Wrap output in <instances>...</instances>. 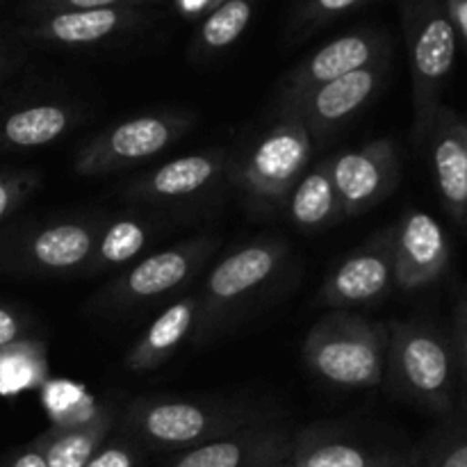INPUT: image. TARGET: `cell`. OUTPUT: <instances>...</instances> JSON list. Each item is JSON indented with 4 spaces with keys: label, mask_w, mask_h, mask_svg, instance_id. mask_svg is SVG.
Returning a JSON list of instances; mask_svg holds the SVG:
<instances>
[{
    "label": "cell",
    "mask_w": 467,
    "mask_h": 467,
    "mask_svg": "<svg viewBox=\"0 0 467 467\" xmlns=\"http://www.w3.org/2000/svg\"><path fill=\"white\" fill-rule=\"evenodd\" d=\"M276 467H295V465H292V463H287V461H285V463H281V465H276Z\"/></svg>",
    "instance_id": "8d00e7d4"
},
{
    "label": "cell",
    "mask_w": 467,
    "mask_h": 467,
    "mask_svg": "<svg viewBox=\"0 0 467 467\" xmlns=\"http://www.w3.org/2000/svg\"><path fill=\"white\" fill-rule=\"evenodd\" d=\"M32 333H35L32 319L23 310L9 304H0V351L32 340Z\"/></svg>",
    "instance_id": "4dcf8cb0"
},
{
    "label": "cell",
    "mask_w": 467,
    "mask_h": 467,
    "mask_svg": "<svg viewBox=\"0 0 467 467\" xmlns=\"http://www.w3.org/2000/svg\"><path fill=\"white\" fill-rule=\"evenodd\" d=\"M450 418L441 431L413 451V467H467V413L456 410Z\"/></svg>",
    "instance_id": "484cf974"
},
{
    "label": "cell",
    "mask_w": 467,
    "mask_h": 467,
    "mask_svg": "<svg viewBox=\"0 0 467 467\" xmlns=\"http://www.w3.org/2000/svg\"><path fill=\"white\" fill-rule=\"evenodd\" d=\"M112 429L114 410L103 406L80 424H68V427L50 424V429L36 436L35 442L48 467H85L108 441Z\"/></svg>",
    "instance_id": "44dd1931"
},
{
    "label": "cell",
    "mask_w": 467,
    "mask_h": 467,
    "mask_svg": "<svg viewBox=\"0 0 467 467\" xmlns=\"http://www.w3.org/2000/svg\"><path fill=\"white\" fill-rule=\"evenodd\" d=\"M39 171L18 169V171H0V222L21 208L39 187Z\"/></svg>",
    "instance_id": "4316f807"
},
{
    "label": "cell",
    "mask_w": 467,
    "mask_h": 467,
    "mask_svg": "<svg viewBox=\"0 0 467 467\" xmlns=\"http://www.w3.org/2000/svg\"><path fill=\"white\" fill-rule=\"evenodd\" d=\"M228 169L231 158L223 149L187 153L132 178L121 187V194L141 203H173L208 192L226 176Z\"/></svg>",
    "instance_id": "2e32d148"
},
{
    "label": "cell",
    "mask_w": 467,
    "mask_h": 467,
    "mask_svg": "<svg viewBox=\"0 0 467 467\" xmlns=\"http://www.w3.org/2000/svg\"><path fill=\"white\" fill-rule=\"evenodd\" d=\"M217 246V237H194L137 260L105 287L103 306L119 313L153 306L155 301L190 285Z\"/></svg>",
    "instance_id": "ba28073f"
},
{
    "label": "cell",
    "mask_w": 467,
    "mask_h": 467,
    "mask_svg": "<svg viewBox=\"0 0 467 467\" xmlns=\"http://www.w3.org/2000/svg\"><path fill=\"white\" fill-rule=\"evenodd\" d=\"M99 223L59 219L0 240V265L18 274L68 276L87 274L94 258Z\"/></svg>",
    "instance_id": "9c48e42d"
},
{
    "label": "cell",
    "mask_w": 467,
    "mask_h": 467,
    "mask_svg": "<svg viewBox=\"0 0 467 467\" xmlns=\"http://www.w3.org/2000/svg\"><path fill=\"white\" fill-rule=\"evenodd\" d=\"M192 128L185 112H149L126 119L91 137L76 153V173L85 178L108 176L137 167L171 149Z\"/></svg>",
    "instance_id": "52a82bcc"
},
{
    "label": "cell",
    "mask_w": 467,
    "mask_h": 467,
    "mask_svg": "<svg viewBox=\"0 0 467 467\" xmlns=\"http://www.w3.org/2000/svg\"><path fill=\"white\" fill-rule=\"evenodd\" d=\"M438 194L451 219L467 223V121L442 105L427 137Z\"/></svg>",
    "instance_id": "ac0fdd59"
},
{
    "label": "cell",
    "mask_w": 467,
    "mask_h": 467,
    "mask_svg": "<svg viewBox=\"0 0 467 467\" xmlns=\"http://www.w3.org/2000/svg\"><path fill=\"white\" fill-rule=\"evenodd\" d=\"M451 263V244L436 217L418 208H409L395 223V287L401 292H420L447 274Z\"/></svg>",
    "instance_id": "5bb4252c"
},
{
    "label": "cell",
    "mask_w": 467,
    "mask_h": 467,
    "mask_svg": "<svg viewBox=\"0 0 467 467\" xmlns=\"http://www.w3.org/2000/svg\"><path fill=\"white\" fill-rule=\"evenodd\" d=\"M149 3H164V0H32L27 5L35 16L50 12H68V9H112V7H141Z\"/></svg>",
    "instance_id": "f546056e"
},
{
    "label": "cell",
    "mask_w": 467,
    "mask_h": 467,
    "mask_svg": "<svg viewBox=\"0 0 467 467\" xmlns=\"http://www.w3.org/2000/svg\"><path fill=\"white\" fill-rule=\"evenodd\" d=\"M360 3L363 0H306L304 9H301V18L306 23L319 26V23H327L331 18L340 16V14L349 12Z\"/></svg>",
    "instance_id": "1f68e13d"
},
{
    "label": "cell",
    "mask_w": 467,
    "mask_h": 467,
    "mask_svg": "<svg viewBox=\"0 0 467 467\" xmlns=\"http://www.w3.org/2000/svg\"><path fill=\"white\" fill-rule=\"evenodd\" d=\"M328 160L345 219L358 217L383 203L400 185V150L392 140L369 141Z\"/></svg>",
    "instance_id": "8fae6325"
},
{
    "label": "cell",
    "mask_w": 467,
    "mask_h": 467,
    "mask_svg": "<svg viewBox=\"0 0 467 467\" xmlns=\"http://www.w3.org/2000/svg\"><path fill=\"white\" fill-rule=\"evenodd\" d=\"M201 315L199 292L181 296L169 308H164L144 333L137 337L135 345L128 349L126 365L128 372H153L162 368L169 358L178 351V347L196 333Z\"/></svg>",
    "instance_id": "d6986e66"
},
{
    "label": "cell",
    "mask_w": 467,
    "mask_h": 467,
    "mask_svg": "<svg viewBox=\"0 0 467 467\" xmlns=\"http://www.w3.org/2000/svg\"><path fill=\"white\" fill-rule=\"evenodd\" d=\"M372 467H413V451L410 454H381Z\"/></svg>",
    "instance_id": "e575fe53"
},
{
    "label": "cell",
    "mask_w": 467,
    "mask_h": 467,
    "mask_svg": "<svg viewBox=\"0 0 467 467\" xmlns=\"http://www.w3.org/2000/svg\"><path fill=\"white\" fill-rule=\"evenodd\" d=\"M9 67H12V62H9L7 53H3V50H0V76H3V73H7Z\"/></svg>",
    "instance_id": "d590c367"
},
{
    "label": "cell",
    "mask_w": 467,
    "mask_h": 467,
    "mask_svg": "<svg viewBox=\"0 0 467 467\" xmlns=\"http://www.w3.org/2000/svg\"><path fill=\"white\" fill-rule=\"evenodd\" d=\"M447 7H450L451 18H454L456 30L465 35L467 39V0H447Z\"/></svg>",
    "instance_id": "836d02e7"
},
{
    "label": "cell",
    "mask_w": 467,
    "mask_h": 467,
    "mask_svg": "<svg viewBox=\"0 0 467 467\" xmlns=\"http://www.w3.org/2000/svg\"><path fill=\"white\" fill-rule=\"evenodd\" d=\"M153 237V231L146 222L135 217H121L108 222L99 228L94 258L87 274H103L121 269L132 263Z\"/></svg>",
    "instance_id": "603a6c76"
},
{
    "label": "cell",
    "mask_w": 467,
    "mask_h": 467,
    "mask_svg": "<svg viewBox=\"0 0 467 467\" xmlns=\"http://www.w3.org/2000/svg\"><path fill=\"white\" fill-rule=\"evenodd\" d=\"M287 217L301 231H322L340 222L342 205L331 176V160H322L301 176L285 203Z\"/></svg>",
    "instance_id": "7402d4cb"
},
{
    "label": "cell",
    "mask_w": 467,
    "mask_h": 467,
    "mask_svg": "<svg viewBox=\"0 0 467 467\" xmlns=\"http://www.w3.org/2000/svg\"><path fill=\"white\" fill-rule=\"evenodd\" d=\"M292 438L278 424L255 422L181 451L167 467H276L290 459Z\"/></svg>",
    "instance_id": "e0dca14e"
},
{
    "label": "cell",
    "mask_w": 467,
    "mask_h": 467,
    "mask_svg": "<svg viewBox=\"0 0 467 467\" xmlns=\"http://www.w3.org/2000/svg\"><path fill=\"white\" fill-rule=\"evenodd\" d=\"M381 57H388V39L381 32H349L328 41L287 73L278 91V112L295 105L317 87L369 67Z\"/></svg>",
    "instance_id": "4fadbf2b"
},
{
    "label": "cell",
    "mask_w": 467,
    "mask_h": 467,
    "mask_svg": "<svg viewBox=\"0 0 467 467\" xmlns=\"http://www.w3.org/2000/svg\"><path fill=\"white\" fill-rule=\"evenodd\" d=\"M404 35L413 80V135L424 144L459 50V30L447 0H406Z\"/></svg>",
    "instance_id": "3957f363"
},
{
    "label": "cell",
    "mask_w": 467,
    "mask_h": 467,
    "mask_svg": "<svg viewBox=\"0 0 467 467\" xmlns=\"http://www.w3.org/2000/svg\"><path fill=\"white\" fill-rule=\"evenodd\" d=\"M390 327L354 310H333L310 328L304 360L322 381L368 390L386 381Z\"/></svg>",
    "instance_id": "6da1fadb"
},
{
    "label": "cell",
    "mask_w": 467,
    "mask_h": 467,
    "mask_svg": "<svg viewBox=\"0 0 467 467\" xmlns=\"http://www.w3.org/2000/svg\"><path fill=\"white\" fill-rule=\"evenodd\" d=\"M123 422L128 436L137 445L181 454L260 420L240 409L208 404V401L140 397L128 406Z\"/></svg>",
    "instance_id": "5b68a950"
},
{
    "label": "cell",
    "mask_w": 467,
    "mask_h": 467,
    "mask_svg": "<svg viewBox=\"0 0 467 467\" xmlns=\"http://www.w3.org/2000/svg\"><path fill=\"white\" fill-rule=\"evenodd\" d=\"M386 379L424 410L445 418L459 410L461 381L451 337L431 324H390Z\"/></svg>",
    "instance_id": "7a4b0ae2"
},
{
    "label": "cell",
    "mask_w": 467,
    "mask_h": 467,
    "mask_svg": "<svg viewBox=\"0 0 467 467\" xmlns=\"http://www.w3.org/2000/svg\"><path fill=\"white\" fill-rule=\"evenodd\" d=\"M313 137L295 112H278L251 149L233 164V182L246 203L263 213L285 208L292 190L310 169Z\"/></svg>",
    "instance_id": "277c9868"
},
{
    "label": "cell",
    "mask_w": 467,
    "mask_h": 467,
    "mask_svg": "<svg viewBox=\"0 0 467 467\" xmlns=\"http://www.w3.org/2000/svg\"><path fill=\"white\" fill-rule=\"evenodd\" d=\"M146 21L141 7L112 9H68L41 14L27 23L21 36L30 44L55 48H91L135 30Z\"/></svg>",
    "instance_id": "9a60e30c"
},
{
    "label": "cell",
    "mask_w": 467,
    "mask_h": 467,
    "mask_svg": "<svg viewBox=\"0 0 467 467\" xmlns=\"http://www.w3.org/2000/svg\"><path fill=\"white\" fill-rule=\"evenodd\" d=\"M287 244L278 237H258L233 254L223 255L205 278L199 292L201 315L194 340H203L214 327L231 317L237 308L274 281L285 265Z\"/></svg>",
    "instance_id": "8992f818"
},
{
    "label": "cell",
    "mask_w": 467,
    "mask_h": 467,
    "mask_svg": "<svg viewBox=\"0 0 467 467\" xmlns=\"http://www.w3.org/2000/svg\"><path fill=\"white\" fill-rule=\"evenodd\" d=\"M395 290V223L368 244L351 251L322 285V301L333 310L372 306Z\"/></svg>",
    "instance_id": "30bf717a"
},
{
    "label": "cell",
    "mask_w": 467,
    "mask_h": 467,
    "mask_svg": "<svg viewBox=\"0 0 467 467\" xmlns=\"http://www.w3.org/2000/svg\"><path fill=\"white\" fill-rule=\"evenodd\" d=\"M140 461V447H137V442L132 438L109 436L85 467H137Z\"/></svg>",
    "instance_id": "f1b7e54d"
},
{
    "label": "cell",
    "mask_w": 467,
    "mask_h": 467,
    "mask_svg": "<svg viewBox=\"0 0 467 467\" xmlns=\"http://www.w3.org/2000/svg\"><path fill=\"white\" fill-rule=\"evenodd\" d=\"M450 337H451V347H454L456 368H459L461 390H463L459 410H465L467 413V283L461 287L459 299H456Z\"/></svg>",
    "instance_id": "83f0119b"
},
{
    "label": "cell",
    "mask_w": 467,
    "mask_h": 467,
    "mask_svg": "<svg viewBox=\"0 0 467 467\" xmlns=\"http://www.w3.org/2000/svg\"><path fill=\"white\" fill-rule=\"evenodd\" d=\"M386 76L388 57H381L369 67L317 87L283 112H295L306 123L313 141H319L358 117L381 91Z\"/></svg>",
    "instance_id": "7c38bea8"
},
{
    "label": "cell",
    "mask_w": 467,
    "mask_h": 467,
    "mask_svg": "<svg viewBox=\"0 0 467 467\" xmlns=\"http://www.w3.org/2000/svg\"><path fill=\"white\" fill-rule=\"evenodd\" d=\"M0 467H48L44 461V454H41V450L36 447V442H27V445L18 447V450H14L12 454L5 456L3 461H0Z\"/></svg>",
    "instance_id": "d6a6232c"
},
{
    "label": "cell",
    "mask_w": 467,
    "mask_h": 467,
    "mask_svg": "<svg viewBox=\"0 0 467 467\" xmlns=\"http://www.w3.org/2000/svg\"><path fill=\"white\" fill-rule=\"evenodd\" d=\"M381 454H369L363 447L331 436L327 431H304L292 438L287 463L295 467H372Z\"/></svg>",
    "instance_id": "cb8c5ba5"
},
{
    "label": "cell",
    "mask_w": 467,
    "mask_h": 467,
    "mask_svg": "<svg viewBox=\"0 0 467 467\" xmlns=\"http://www.w3.org/2000/svg\"><path fill=\"white\" fill-rule=\"evenodd\" d=\"M254 16V0H223L201 23L199 36L194 41L196 57H213L231 48L242 32L249 27Z\"/></svg>",
    "instance_id": "d4e9b609"
},
{
    "label": "cell",
    "mask_w": 467,
    "mask_h": 467,
    "mask_svg": "<svg viewBox=\"0 0 467 467\" xmlns=\"http://www.w3.org/2000/svg\"><path fill=\"white\" fill-rule=\"evenodd\" d=\"M80 121L78 108L59 100L30 103L0 117V153L35 150L55 144Z\"/></svg>",
    "instance_id": "ffe728a7"
}]
</instances>
